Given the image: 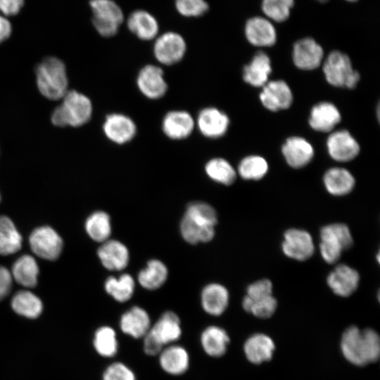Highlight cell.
Returning <instances> with one entry per match:
<instances>
[{
  "label": "cell",
  "instance_id": "40",
  "mask_svg": "<svg viewBox=\"0 0 380 380\" xmlns=\"http://www.w3.org/2000/svg\"><path fill=\"white\" fill-rule=\"evenodd\" d=\"M268 171V164L265 158L259 156H248L239 164L237 172L246 180H259Z\"/></svg>",
  "mask_w": 380,
  "mask_h": 380
},
{
  "label": "cell",
  "instance_id": "47",
  "mask_svg": "<svg viewBox=\"0 0 380 380\" xmlns=\"http://www.w3.org/2000/svg\"><path fill=\"white\" fill-rule=\"evenodd\" d=\"M319 249L323 260L330 265L336 263L343 253L341 249L323 241H320Z\"/></svg>",
  "mask_w": 380,
  "mask_h": 380
},
{
  "label": "cell",
  "instance_id": "49",
  "mask_svg": "<svg viewBox=\"0 0 380 380\" xmlns=\"http://www.w3.org/2000/svg\"><path fill=\"white\" fill-rule=\"evenodd\" d=\"M24 4V0H0V11L6 16L18 14Z\"/></svg>",
  "mask_w": 380,
  "mask_h": 380
},
{
  "label": "cell",
  "instance_id": "41",
  "mask_svg": "<svg viewBox=\"0 0 380 380\" xmlns=\"http://www.w3.org/2000/svg\"><path fill=\"white\" fill-rule=\"evenodd\" d=\"M294 4V0H262V10L270 19L276 22L286 20Z\"/></svg>",
  "mask_w": 380,
  "mask_h": 380
},
{
  "label": "cell",
  "instance_id": "13",
  "mask_svg": "<svg viewBox=\"0 0 380 380\" xmlns=\"http://www.w3.org/2000/svg\"><path fill=\"white\" fill-rule=\"evenodd\" d=\"M137 84L139 91L150 99L162 98L167 89L163 70L151 64L146 65L140 70Z\"/></svg>",
  "mask_w": 380,
  "mask_h": 380
},
{
  "label": "cell",
  "instance_id": "10",
  "mask_svg": "<svg viewBox=\"0 0 380 380\" xmlns=\"http://www.w3.org/2000/svg\"><path fill=\"white\" fill-rule=\"evenodd\" d=\"M360 280V274L355 269L346 264H338L329 273L327 284L335 295L347 298L357 291Z\"/></svg>",
  "mask_w": 380,
  "mask_h": 380
},
{
  "label": "cell",
  "instance_id": "8",
  "mask_svg": "<svg viewBox=\"0 0 380 380\" xmlns=\"http://www.w3.org/2000/svg\"><path fill=\"white\" fill-rule=\"evenodd\" d=\"M157 357L160 369L172 376H182L190 368L189 352L178 343L165 346Z\"/></svg>",
  "mask_w": 380,
  "mask_h": 380
},
{
  "label": "cell",
  "instance_id": "44",
  "mask_svg": "<svg viewBox=\"0 0 380 380\" xmlns=\"http://www.w3.org/2000/svg\"><path fill=\"white\" fill-rule=\"evenodd\" d=\"M178 12L186 17H198L208 10V4L205 0H176Z\"/></svg>",
  "mask_w": 380,
  "mask_h": 380
},
{
  "label": "cell",
  "instance_id": "20",
  "mask_svg": "<svg viewBox=\"0 0 380 380\" xmlns=\"http://www.w3.org/2000/svg\"><path fill=\"white\" fill-rule=\"evenodd\" d=\"M324 51L313 39L306 37L297 41L293 49V61L296 67L309 70L317 68L322 63Z\"/></svg>",
  "mask_w": 380,
  "mask_h": 380
},
{
  "label": "cell",
  "instance_id": "43",
  "mask_svg": "<svg viewBox=\"0 0 380 380\" xmlns=\"http://www.w3.org/2000/svg\"><path fill=\"white\" fill-rule=\"evenodd\" d=\"M102 380H137V376L127 364L116 360L105 368Z\"/></svg>",
  "mask_w": 380,
  "mask_h": 380
},
{
  "label": "cell",
  "instance_id": "16",
  "mask_svg": "<svg viewBox=\"0 0 380 380\" xmlns=\"http://www.w3.org/2000/svg\"><path fill=\"white\" fill-rule=\"evenodd\" d=\"M229 342L228 333L218 325L205 327L199 336V343L203 352L213 358L222 357L227 351Z\"/></svg>",
  "mask_w": 380,
  "mask_h": 380
},
{
  "label": "cell",
  "instance_id": "45",
  "mask_svg": "<svg viewBox=\"0 0 380 380\" xmlns=\"http://www.w3.org/2000/svg\"><path fill=\"white\" fill-rule=\"evenodd\" d=\"M277 308V300L271 295L258 300H253L250 313L258 318L267 319L274 315Z\"/></svg>",
  "mask_w": 380,
  "mask_h": 380
},
{
  "label": "cell",
  "instance_id": "31",
  "mask_svg": "<svg viewBox=\"0 0 380 380\" xmlns=\"http://www.w3.org/2000/svg\"><path fill=\"white\" fill-rule=\"evenodd\" d=\"M129 30L142 40L155 38L158 32V24L149 13L137 10L130 14L127 20Z\"/></svg>",
  "mask_w": 380,
  "mask_h": 380
},
{
  "label": "cell",
  "instance_id": "42",
  "mask_svg": "<svg viewBox=\"0 0 380 380\" xmlns=\"http://www.w3.org/2000/svg\"><path fill=\"white\" fill-rule=\"evenodd\" d=\"M184 214L215 227L218 222L217 211L205 202L194 201L189 203Z\"/></svg>",
  "mask_w": 380,
  "mask_h": 380
},
{
  "label": "cell",
  "instance_id": "37",
  "mask_svg": "<svg viewBox=\"0 0 380 380\" xmlns=\"http://www.w3.org/2000/svg\"><path fill=\"white\" fill-rule=\"evenodd\" d=\"M85 229L94 241L100 243L107 241L112 232L110 215L101 210L93 213L86 220Z\"/></svg>",
  "mask_w": 380,
  "mask_h": 380
},
{
  "label": "cell",
  "instance_id": "17",
  "mask_svg": "<svg viewBox=\"0 0 380 380\" xmlns=\"http://www.w3.org/2000/svg\"><path fill=\"white\" fill-rule=\"evenodd\" d=\"M196 125L203 136L216 139L222 137L227 132L229 119L224 113L219 109L208 107L199 112L196 119Z\"/></svg>",
  "mask_w": 380,
  "mask_h": 380
},
{
  "label": "cell",
  "instance_id": "21",
  "mask_svg": "<svg viewBox=\"0 0 380 380\" xmlns=\"http://www.w3.org/2000/svg\"><path fill=\"white\" fill-rule=\"evenodd\" d=\"M229 303V292L223 284L210 283L201 291V308L206 314L210 316H221L227 310Z\"/></svg>",
  "mask_w": 380,
  "mask_h": 380
},
{
  "label": "cell",
  "instance_id": "34",
  "mask_svg": "<svg viewBox=\"0 0 380 380\" xmlns=\"http://www.w3.org/2000/svg\"><path fill=\"white\" fill-rule=\"evenodd\" d=\"M135 281L127 273H124L118 277L110 276L104 284L106 293L115 301L122 303L129 300L135 291Z\"/></svg>",
  "mask_w": 380,
  "mask_h": 380
},
{
  "label": "cell",
  "instance_id": "30",
  "mask_svg": "<svg viewBox=\"0 0 380 380\" xmlns=\"http://www.w3.org/2000/svg\"><path fill=\"white\" fill-rule=\"evenodd\" d=\"M168 273L167 267L163 261L151 259L138 273L137 281L142 288L155 291L164 285L167 279Z\"/></svg>",
  "mask_w": 380,
  "mask_h": 380
},
{
  "label": "cell",
  "instance_id": "53",
  "mask_svg": "<svg viewBox=\"0 0 380 380\" xmlns=\"http://www.w3.org/2000/svg\"><path fill=\"white\" fill-rule=\"evenodd\" d=\"M348 1H350V2H353V1H356L357 0H346Z\"/></svg>",
  "mask_w": 380,
  "mask_h": 380
},
{
  "label": "cell",
  "instance_id": "24",
  "mask_svg": "<svg viewBox=\"0 0 380 380\" xmlns=\"http://www.w3.org/2000/svg\"><path fill=\"white\" fill-rule=\"evenodd\" d=\"M281 151L288 165L293 168L305 166L314 156L312 145L299 137L288 138L283 144Z\"/></svg>",
  "mask_w": 380,
  "mask_h": 380
},
{
  "label": "cell",
  "instance_id": "28",
  "mask_svg": "<svg viewBox=\"0 0 380 380\" xmlns=\"http://www.w3.org/2000/svg\"><path fill=\"white\" fill-rule=\"evenodd\" d=\"M323 182L327 192L334 196H343L350 194L355 184L353 175L342 167L329 169L324 175Z\"/></svg>",
  "mask_w": 380,
  "mask_h": 380
},
{
  "label": "cell",
  "instance_id": "38",
  "mask_svg": "<svg viewBox=\"0 0 380 380\" xmlns=\"http://www.w3.org/2000/svg\"><path fill=\"white\" fill-rule=\"evenodd\" d=\"M13 310L24 317L36 318L42 312L43 305L41 300L29 291H20L11 300Z\"/></svg>",
  "mask_w": 380,
  "mask_h": 380
},
{
  "label": "cell",
  "instance_id": "35",
  "mask_svg": "<svg viewBox=\"0 0 380 380\" xmlns=\"http://www.w3.org/2000/svg\"><path fill=\"white\" fill-rule=\"evenodd\" d=\"M11 274L19 284L25 287L32 288L37 283L39 267L33 257L24 255L14 262Z\"/></svg>",
  "mask_w": 380,
  "mask_h": 380
},
{
  "label": "cell",
  "instance_id": "11",
  "mask_svg": "<svg viewBox=\"0 0 380 380\" xmlns=\"http://www.w3.org/2000/svg\"><path fill=\"white\" fill-rule=\"evenodd\" d=\"M148 312L144 308L134 305L125 311L119 319V329L134 339H142L151 327Z\"/></svg>",
  "mask_w": 380,
  "mask_h": 380
},
{
  "label": "cell",
  "instance_id": "51",
  "mask_svg": "<svg viewBox=\"0 0 380 380\" xmlns=\"http://www.w3.org/2000/svg\"><path fill=\"white\" fill-rule=\"evenodd\" d=\"M11 32V23L6 17L0 15V44L10 37Z\"/></svg>",
  "mask_w": 380,
  "mask_h": 380
},
{
  "label": "cell",
  "instance_id": "36",
  "mask_svg": "<svg viewBox=\"0 0 380 380\" xmlns=\"http://www.w3.org/2000/svg\"><path fill=\"white\" fill-rule=\"evenodd\" d=\"M22 246V236L13 222L6 216H0V255L18 252Z\"/></svg>",
  "mask_w": 380,
  "mask_h": 380
},
{
  "label": "cell",
  "instance_id": "14",
  "mask_svg": "<svg viewBox=\"0 0 380 380\" xmlns=\"http://www.w3.org/2000/svg\"><path fill=\"white\" fill-rule=\"evenodd\" d=\"M103 129L109 140L118 144H123L134 137L137 125L129 116L115 113L106 116Z\"/></svg>",
  "mask_w": 380,
  "mask_h": 380
},
{
  "label": "cell",
  "instance_id": "2",
  "mask_svg": "<svg viewBox=\"0 0 380 380\" xmlns=\"http://www.w3.org/2000/svg\"><path fill=\"white\" fill-rule=\"evenodd\" d=\"M63 101L51 115L52 123L58 127H80L86 124L92 115V103L84 94L75 90L68 91Z\"/></svg>",
  "mask_w": 380,
  "mask_h": 380
},
{
  "label": "cell",
  "instance_id": "26",
  "mask_svg": "<svg viewBox=\"0 0 380 380\" xmlns=\"http://www.w3.org/2000/svg\"><path fill=\"white\" fill-rule=\"evenodd\" d=\"M275 345L273 340L264 334H255L250 336L243 346L246 357L253 364L269 361L273 355Z\"/></svg>",
  "mask_w": 380,
  "mask_h": 380
},
{
  "label": "cell",
  "instance_id": "9",
  "mask_svg": "<svg viewBox=\"0 0 380 380\" xmlns=\"http://www.w3.org/2000/svg\"><path fill=\"white\" fill-rule=\"evenodd\" d=\"M186 50L184 38L174 32L163 34L157 38L153 53L157 61L163 65H171L180 61Z\"/></svg>",
  "mask_w": 380,
  "mask_h": 380
},
{
  "label": "cell",
  "instance_id": "7",
  "mask_svg": "<svg viewBox=\"0 0 380 380\" xmlns=\"http://www.w3.org/2000/svg\"><path fill=\"white\" fill-rule=\"evenodd\" d=\"M29 242L35 255L49 260L58 258L63 248L61 236L48 226L35 229L30 236Z\"/></svg>",
  "mask_w": 380,
  "mask_h": 380
},
{
  "label": "cell",
  "instance_id": "52",
  "mask_svg": "<svg viewBox=\"0 0 380 380\" xmlns=\"http://www.w3.org/2000/svg\"><path fill=\"white\" fill-rule=\"evenodd\" d=\"M252 304H253V300L249 296H248L247 295H245L244 297L243 298V300H242V302H241V305H242L243 309L246 312L250 313V311H251V307H252Z\"/></svg>",
  "mask_w": 380,
  "mask_h": 380
},
{
  "label": "cell",
  "instance_id": "48",
  "mask_svg": "<svg viewBox=\"0 0 380 380\" xmlns=\"http://www.w3.org/2000/svg\"><path fill=\"white\" fill-rule=\"evenodd\" d=\"M141 340L143 352L148 357H157L164 348L149 331Z\"/></svg>",
  "mask_w": 380,
  "mask_h": 380
},
{
  "label": "cell",
  "instance_id": "12",
  "mask_svg": "<svg viewBox=\"0 0 380 380\" xmlns=\"http://www.w3.org/2000/svg\"><path fill=\"white\" fill-rule=\"evenodd\" d=\"M148 331L164 347L178 343L183 334L180 317L176 312L166 310L152 324Z\"/></svg>",
  "mask_w": 380,
  "mask_h": 380
},
{
  "label": "cell",
  "instance_id": "18",
  "mask_svg": "<svg viewBox=\"0 0 380 380\" xmlns=\"http://www.w3.org/2000/svg\"><path fill=\"white\" fill-rule=\"evenodd\" d=\"M262 105L270 110L277 111L289 108L293 95L289 85L282 80L267 82L260 94Z\"/></svg>",
  "mask_w": 380,
  "mask_h": 380
},
{
  "label": "cell",
  "instance_id": "25",
  "mask_svg": "<svg viewBox=\"0 0 380 380\" xmlns=\"http://www.w3.org/2000/svg\"><path fill=\"white\" fill-rule=\"evenodd\" d=\"M215 227L213 225L198 220L185 214H184L179 223V231L182 239L192 245L211 241L215 235Z\"/></svg>",
  "mask_w": 380,
  "mask_h": 380
},
{
  "label": "cell",
  "instance_id": "5",
  "mask_svg": "<svg viewBox=\"0 0 380 380\" xmlns=\"http://www.w3.org/2000/svg\"><path fill=\"white\" fill-rule=\"evenodd\" d=\"M89 4L96 31L103 37L114 36L124 20L120 7L112 0H91Z\"/></svg>",
  "mask_w": 380,
  "mask_h": 380
},
{
  "label": "cell",
  "instance_id": "6",
  "mask_svg": "<svg viewBox=\"0 0 380 380\" xmlns=\"http://www.w3.org/2000/svg\"><path fill=\"white\" fill-rule=\"evenodd\" d=\"M281 248L287 258L300 262L310 258L315 251L311 234L298 228H289L285 231Z\"/></svg>",
  "mask_w": 380,
  "mask_h": 380
},
{
  "label": "cell",
  "instance_id": "39",
  "mask_svg": "<svg viewBox=\"0 0 380 380\" xmlns=\"http://www.w3.org/2000/svg\"><path fill=\"white\" fill-rule=\"evenodd\" d=\"M205 171L210 179L217 183L229 186L236 179V171L225 159L215 158L205 165Z\"/></svg>",
  "mask_w": 380,
  "mask_h": 380
},
{
  "label": "cell",
  "instance_id": "29",
  "mask_svg": "<svg viewBox=\"0 0 380 380\" xmlns=\"http://www.w3.org/2000/svg\"><path fill=\"white\" fill-rule=\"evenodd\" d=\"M272 72L271 62L268 56L262 52H258L251 63L244 66L243 70V80L253 87H263Z\"/></svg>",
  "mask_w": 380,
  "mask_h": 380
},
{
  "label": "cell",
  "instance_id": "50",
  "mask_svg": "<svg viewBox=\"0 0 380 380\" xmlns=\"http://www.w3.org/2000/svg\"><path fill=\"white\" fill-rule=\"evenodd\" d=\"M12 276L5 267L0 266V300L6 297L11 291Z\"/></svg>",
  "mask_w": 380,
  "mask_h": 380
},
{
  "label": "cell",
  "instance_id": "15",
  "mask_svg": "<svg viewBox=\"0 0 380 380\" xmlns=\"http://www.w3.org/2000/svg\"><path fill=\"white\" fill-rule=\"evenodd\" d=\"M103 266L110 271H122L129 262V251L127 246L116 239L103 242L97 251Z\"/></svg>",
  "mask_w": 380,
  "mask_h": 380
},
{
  "label": "cell",
  "instance_id": "46",
  "mask_svg": "<svg viewBox=\"0 0 380 380\" xmlns=\"http://www.w3.org/2000/svg\"><path fill=\"white\" fill-rule=\"evenodd\" d=\"M273 284L268 279H260L246 288V294L253 300L272 295Z\"/></svg>",
  "mask_w": 380,
  "mask_h": 380
},
{
  "label": "cell",
  "instance_id": "33",
  "mask_svg": "<svg viewBox=\"0 0 380 380\" xmlns=\"http://www.w3.org/2000/svg\"><path fill=\"white\" fill-rule=\"evenodd\" d=\"M93 346L100 356L106 358L115 357L120 348L116 330L108 325L99 327L94 335Z\"/></svg>",
  "mask_w": 380,
  "mask_h": 380
},
{
  "label": "cell",
  "instance_id": "3",
  "mask_svg": "<svg viewBox=\"0 0 380 380\" xmlns=\"http://www.w3.org/2000/svg\"><path fill=\"white\" fill-rule=\"evenodd\" d=\"M36 78L39 91L48 99L58 100L68 91L65 65L56 57H47L37 65Z\"/></svg>",
  "mask_w": 380,
  "mask_h": 380
},
{
  "label": "cell",
  "instance_id": "32",
  "mask_svg": "<svg viewBox=\"0 0 380 380\" xmlns=\"http://www.w3.org/2000/svg\"><path fill=\"white\" fill-rule=\"evenodd\" d=\"M320 241L328 243L346 251L353 245V238L348 226L342 222H334L323 226L319 231Z\"/></svg>",
  "mask_w": 380,
  "mask_h": 380
},
{
  "label": "cell",
  "instance_id": "4",
  "mask_svg": "<svg viewBox=\"0 0 380 380\" xmlns=\"http://www.w3.org/2000/svg\"><path fill=\"white\" fill-rule=\"evenodd\" d=\"M323 71L327 82L334 87L353 89L360 80V74L353 68L349 57L338 51L328 55Z\"/></svg>",
  "mask_w": 380,
  "mask_h": 380
},
{
  "label": "cell",
  "instance_id": "27",
  "mask_svg": "<svg viewBox=\"0 0 380 380\" xmlns=\"http://www.w3.org/2000/svg\"><path fill=\"white\" fill-rule=\"evenodd\" d=\"M341 113L333 103L322 102L312 108L309 124L316 131L329 132L341 121Z\"/></svg>",
  "mask_w": 380,
  "mask_h": 380
},
{
  "label": "cell",
  "instance_id": "22",
  "mask_svg": "<svg viewBox=\"0 0 380 380\" xmlns=\"http://www.w3.org/2000/svg\"><path fill=\"white\" fill-rule=\"evenodd\" d=\"M195 121L185 110H172L163 118L162 129L170 139L179 140L187 138L193 132Z\"/></svg>",
  "mask_w": 380,
  "mask_h": 380
},
{
  "label": "cell",
  "instance_id": "54",
  "mask_svg": "<svg viewBox=\"0 0 380 380\" xmlns=\"http://www.w3.org/2000/svg\"><path fill=\"white\" fill-rule=\"evenodd\" d=\"M317 1H321V2H325L327 0H317Z\"/></svg>",
  "mask_w": 380,
  "mask_h": 380
},
{
  "label": "cell",
  "instance_id": "1",
  "mask_svg": "<svg viewBox=\"0 0 380 380\" xmlns=\"http://www.w3.org/2000/svg\"><path fill=\"white\" fill-rule=\"evenodd\" d=\"M341 349L349 362L364 366L379 359L380 338L374 329L360 330L355 326H350L342 334Z\"/></svg>",
  "mask_w": 380,
  "mask_h": 380
},
{
  "label": "cell",
  "instance_id": "23",
  "mask_svg": "<svg viewBox=\"0 0 380 380\" xmlns=\"http://www.w3.org/2000/svg\"><path fill=\"white\" fill-rule=\"evenodd\" d=\"M248 41L257 46H271L277 41V32L272 23L262 17L250 18L245 25Z\"/></svg>",
  "mask_w": 380,
  "mask_h": 380
},
{
  "label": "cell",
  "instance_id": "19",
  "mask_svg": "<svg viewBox=\"0 0 380 380\" xmlns=\"http://www.w3.org/2000/svg\"><path fill=\"white\" fill-rule=\"evenodd\" d=\"M327 146L330 156L338 162L352 160L360 151L358 143L347 130L331 133L327 139Z\"/></svg>",
  "mask_w": 380,
  "mask_h": 380
}]
</instances>
